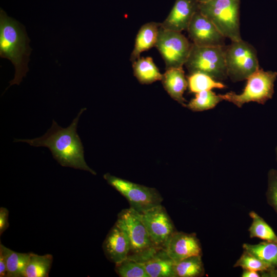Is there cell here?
<instances>
[{
  "mask_svg": "<svg viewBox=\"0 0 277 277\" xmlns=\"http://www.w3.org/2000/svg\"><path fill=\"white\" fill-rule=\"evenodd\" d=\"M86 109H81L66 128H62L53 120L51 127L42 136L33 139L15 138L14 142L27 143L34 147H47L62 166L87 171L96 175V172L85 160L84 147L77 133L80 116Z\"/></svg>",
  "mask_w": 277,
  "mask_h": 277,
  "instance_id": "cell-1",
  "label": "cell"
},
{
  "mask_svg": "<svg viewBox=\"0 0 277 277\" xmlns=\"http://www.w3.org/2000/svg\"><path fill=\"white\" fill-rule=\"evenodd\" d=\"M30 41L25 27L1 9L0 56L10 61L15 68L14 77L9 82L8 88L14 84L19 85L26 76L32 51Z\"/></svg>",
  "mask_w": 277,
  "mask_h": 277,
  "instance_id": "cell-2",
  "label": "cell"
},
{
  "mask_svg": "<svg viewBox=\"0 0 277 277\" xmlns=\"http://www.w3.org/2000/svg\"><path fill=\"white\" fill-rule=\"evenodd\" d=\"M126 233L129 242L128 258L144 263L160 249L153 244L142 221L141 213L133 208L123 209L115 223Z\"/></svg>",
  "mask_w": 277,
  "mask_h": 277,
  "instance_id": "cell-3",
  "label": "cell"
},
{
  "mask_svg": "<svg viewBox=\"0 0 277 277\" xmlns=\"http://www.w3.org/2000/svg\"><path fill=\"white\" fill-rule=\"evenodd\" d=\"M241 0H209L199 3V10L220 33L231 42L242 39L240 25Z\"/></svg>",
  "mask_w": 277,
  "mask_h": 277,
  "instance_id": "cell-4",
  "label": "cell"
},
{
  "mask_svg": "<svg viewBox=\"0 0 277 277\" xmlns=\"http://www.w3.org/2000/svg\"><path fill=\"white\" fill-rule=\"evenodd\" d=\"M276 78L277 72L259 68L246 80V85L242 93L229 92L220 95L223 101L231 103L239 108L251 102L264 105L273 97Z\"/></svg>",
  "mask_w": 277,
  "mask_h": 277,
  "instance_id": "cell-5",
  "label": "cell"
},
{
  "mask_svg": "<svg viewBox=\"0 0 277 277\" xmlns=\"http://www.w3.org/2000/svg\"><path fill=\"white\" fill-rule=\"evenodd\" d=\"M224 54L228 77L233 82L247 80L260 68L256 50L242 39L225 46Z\"/></svg>",
  "mask_w": 277,
  "mask_h": 277,
  "instance_id": "cell-6",
  "label": "cell"
},
{
  "mask_svg": "<svg viewBox=\"0 0 277 277\" xmlns=\"http://www.w3.org/2000/svg\"><path fill=\"white\" fill-rule=\"evenodd\" d=\"M225 46L202 47L192 43L185 64L189 74L200 72L222 81L228 78Z\"/></svg>",
  "mask_w": 277,
  "mask_h": 277,
  "instance_id": "cell-7",
  "label": "cell"
},
{
  "mask_svg": "<svg viewBox=\"0 0 277 277\" xmlns=\"http://www.w3.org/2000/svg\"><path fill=\"white\" fill-rule=\"evenodd\" d=\"M107 183L123 195L131 208L143 213L161 205L163 198L156 189L136 184L106 173L103 175Z\"/></svg>",
  "mask_w": 277,
  "mask_h": 277,
  "instance_id": "cell-8",
  "label": "cell"
},
{
  "mask_svg": "<svg viewBox=\"0 0 277 277\" xmlns=\"http://www.w3.org/2000/svg\"><path fill=\"white\" fill-rule=\"evenodd\" d=\"M192 45L181 32L166 29L160 26L155 47L165 62L166 69L183 67Z\"/></svg>",
  "mask_w": 277,
  "mask_h": 277,
  "instance_id": "cell-9",
  "label": "cell"
},
{
  "mask_svg": "<svg viewBox=\"0 0 277 277\" xmlns=\"http://www.w3.org/2000/svg\"><path fill=\"white\" fill-rule=\"evenodd\" d=\"M142 221L151 240L159 249H165L167 243L176 231L162 204L141 213Z\"/></svg>",
  "mask_w": 277,
  "mask_h": 277,
  "instance_id": "cell-10",
  "label": "cell"
},
{
  "mask_svg": "<svg viewBox=\"0 0 277 277\" xmlns=\"http://www.w3.org/2000/svg\"><path fill=\"white\" fill-rule=\"evenodd\" d=\"M192 43L202 47H224L225 37L213 24L198 10L187 29Z\"/></svg>",
  "mask_w": 277,
  "mask_h": 277,
  "instance_id": "cell-11",
  "label": "cell"
},
{
  "mask_svg": "<svg viewBox=\"0 0 277 277\" xmlns=\"http://www.w3.org/2000/svg\"><path fill=\"white\" fill-rule=\"evenodd\" d=\"M165 250L174 263L202 254L201 244L195 233L177 231L169 239Z\"/></svg>",
  "mask_w": 277,
  "mask_h": 277,
  "instance_id": "cell-12",
  "label": "cell"
},
{
  "mask_svg": "<svg viewBox=\"0 0 277 277\" xmlns=\"http://www.w3.org/2000/svg\"><path fill=\"white\" fill-rule=\"evenodd\" d=\"M197 0H175L168 16L161 24L166 29L181 32L187 30L194 14L199 10Z\"/></svg>",
  "mask_w": 277,
  "mask_h": 277,
  "instance_id": "cell-13",
  "label": "cell"
},
{
  "mask_svg": "<svg viewBox=\"0 0 277 277\" xmlns=\"http://www.w3.org/2000/svg\"><path fill=\"white\" fill-rule=\"evenodd\" d=\"M106 258L115 264L128 258L130 246L124 231L116 223L111 228L103 244Z\"/></svg>",
  "mask_w": 277,
  "mask_h": 277,
  "instance_id": "cell-14",
  "label": "cell"
},
{
  "mask_svg": "<svg viewBox=\"0 0 277 277\" xmlns=\"http://www.w3.org/2000/svg\"><path fill=\"white\" fill-rule=\"evenodd\" d=\"M161 81L170 96L185 107L186 101L183 95L188 87V81L183 67L166 69Z\"/></svg>",
  "mask_w": 277,
  "mask_h": 277,
  "instance_id": "cell-15",
  "label": "cell"
},
{
  "mask_svg": "<svg viewBox=\"0 0 277 277\" xmlns=\"http://www.w3.org/2000/svg\"><path fill=\"white\" fill-rule=\"evenodd\" d=\"M160 26V23L149 22L140 28L130 55V60L132 62L138 58L142 52L155 46Z\"/></svg>",
  "mask_w": 277,
  "mask_h": 277,
  "instance_id": "cell-16",
  "label": "cell"
},
{
  "mask_svg": "<svg viewBox=\"0 0 277 277\" xmlns=\"http://www.w3.org/2000/svg\"><path fill=\"white\" fill-rule=\"evenodd\" d=\"M143 263L149 277H175V263L164 249H160Z\"/></svg>",
  "mask_w": 277,
  "mask_h": 277,
  "instance_id": "cell-17",
  "label": "cell"
},
{
  "mask_svg": "<svg viewBox=\"0 0 277 277\" xmlns=\"http://www.w3.org/2000/svg\"><path fill=\"white\" fill-rule=\"evenodd\" d=\"M134 76L141 84H150L161 81L163 74L151 57H140L132 62Z\"/></svg>",
  "mask_w": 277,
  "mask_h": 277,
  "instance_id": "cell-18",
  "label": "cell"
},
{
  "mask_svg": "<svg viewBox=\"0 0 277 277\" xmlns=\"http://www.w3.org/2000/svg\"><path fill=\"white\" fill-rule=\"evenodd\" d=\"M0 252L3 254L7 267V277H24L25 271L31 252H15L0 243Z\"/></svg>",
  "mask_w": 277,
  "mask_h": 277,
  "instance_id": "cell-19",
  "label": "cell"
},
{
  "mask_svg": "<svg viewBox=\"0 0 277 277\" xmlns=\"http://www.w3.org/2000/svg\"><path fill=\"white\" fill-rule=\"evenodd\" d=\"M243 249L258 258L266 264L270 269H277V244L266 241L257 244L244 243Z\"/></svg>",
  "mask_w": 277,
  "mask_h": 277,
  "instance_id": "cell-20",
  "label": "cell"
},
{
  "mask_svg": "<svg viewBox=\"0 0 277 277\" xmlns=\"http://www.w3.org/2000/svg\"><path fill=\"white\" fill-rule=\"evenodd\" d=\"M53 262L50 254L38 255L31 252L24 277H48Z\"/></svg>",
  "mask_w": 277,
  "mask_h": 277,
  "instance_id": "cell-21",
  "label": "cell"
},
{
  "mask_svg": "<svg viewBox=\"0 0 277 277\" xmlns=\"http://www.w3.org/2000/svg\"><path fill=\"white\" fill-rule=\"evenodd\" d=\"M174 269L175 277H199L205 273L202 255L189 256L175 263Z\"/></svg>",
  "mask_w": 277,
  "mask_h": 277,
  "instance_id": "cell-22",
  "label": "cell"
},
{
  "mask_svg": "<svg viewBox=\"0 0 277 277\" xmlns=\"http://www.w3.org/2000/svg\"><path fill=\"white\" fill-rule=\"evenodd\" d=\"M249 215L252 220L248 229L250 238L277 244V235L265 221L254 211H250Z\"/></svg>",
  "mask_w": 277,
  "mask_h": 277,
  "instance_id": "cell-23",
  "label": "cell"
},
{
  "mask_svg": "<svg viewBox=\"0 0 277 277\" xmlns=\"http://www.w3.org/2000/svg\"><path fill=\"white\" fill-rule=\"evenodd\" d=\"M188 87L191 93H196L203 91L211 90L213 89H224L226 86L221 81L200 72L190 74L187 77Z\"/></svg>",
  "mask_w": 277,
  "mask_h": 277,
  "instance_id": "cell-24",
  "label": "cell"
},
{
  "mask_svg": "<svg viewBox=\"0 0 277 277\" xmlns=\"http://www.w3.org/2000/svg\"><path fill=\"white\" fill-rule=\"evenodd\" d=\"M223 101L220 94L212 90L203 91L195 93L185 107L192 111L200 112L212 109Z\"/></svg>",
  "mask_w": 277,
  "mask_h": 277,
  "instance_id": "cell-25",
  "label": "cell"
},
{
  "mask_svg": "<svg viewBox=\"0 0 277 277\" xmlns=\"http://www.w3.org/2000/svg\"><path fill=\"white\" fill-rule=\"evenodd\" d=\"M115 270L121 277H149L143 263L129 258L115 264Z\"/></svg>",
  "mask_w": 277,
  "mask_h": 277,
  "instance_id": "cell-26",
  "label": "cell"
},
{
  "mask_svg": "<svg viewBox=\"0 0 277 277\" xmlns=\"http://www.w3.org/2000/svg\"><path fill=\"white\" fill-rule=\"evenodd\" d=\"M233 267H241L243 270H252L260 273L270 269L269 266L261 260L244 250Z\"/></svg>",
  "mask_w": 277,
  "mask_h": 277,
  "instance_id": "cell-27",
  "label": "cell"
},
{
  "mask_svg": "<svg viewBox=\"0 0 277 277\" xmlns=\"http://www.w3.org/2000/svg\"><path fill=\"white\" fill-rule=\"evenodd\" d=\"M267 203L277 213V169H271L267 174Z\"/></svg>",
  "mask_w": 277,
  "mask_h": 277,
  "instance_id": "cell-28",
  "label": "cell"
},
{
  "mask_svg": "<svg viewBox=\"0 0 277 277\" xmlns=\"http://www.w3.org/2000/svg\"><path fill=\"white\" fill-rule=\"evenodd\" d=\"M9 211L5 207L0 208V235L9 227Z\"/></svg>",
  "mask_w": 277,
  "mask_h": 277,
  "instance_id": "cell-29",
  "label": "cell"
},
{
  "mask_svg": "<svg viewBox=\"0 0 277 277\" xmlns=\"http://www.w3.org/2000/svg\"><path fill=\"white\" fill-rule=\"evenodd\" d=\"M0 276L7 277V267L5 258L0 252Z\"/></svg>",
  "mask_w": 277,
  "mask_h": 277,
  "instance_id": "cell-30",
  "label": "cell"
},
{
  "mask_svg": "<svg viewBox=\"0 0 277 277\" xmlns=\"http://www.w3.org/2000/svg\"><path fill=\"white\" fill-rule=\"evenodd\" d=\"M260 273L257 271L249 270H243L242 274V277H260L261 276Z\"/></svg>",
  "mask_w": 277,
  "mask_h": 277,
  "instance_id": "cell-31",
  "label": "cell"
},
{
  "mask_svg": "<svg viewBox=\"0 0 277 277\" xmlns=\"http://www.w3.org/2000/svg\"><path fill=\"white\" fill-rule=\"evenodd\" d=\"M263 277H277V269H271L260 273Z\"/></svg>",
  "mask_w": 277,
  "mask_h": 277,
  "instance_id": "cell-32",
  "label": "cell"
},
{
  "mask_svg": "<svg viewBox=\"0 0 277 277\" xmlns=\"http://www.w3.org/2000/svg\"><path fill=\"white\" fill-rule=\"evenodd\" d=\"M199 3H204L206 2L207 1H208L209 0H197Z\"/></svg>",
  "mask_w": 277,
  "mask_h": 277,
  "instance_id": "cell-33",
  "label": "cell"
},
{
  "mask_svg": "<svg viewBox=\"0 0 277 277\" xmlns=\"http://www.w3.org/2000/svg\"><path fill=\"white\" fill-rule=\"evenodd\" d=\"M275 155H276V160L277 162V146H276L275 149Z\"/></svg>",
  "mask_w": 277,
  "mask_h": 277,
  "instance_id": "cell-34",
  "label": "cell"
},
{
  "mask_svg": "<svg viewBox=\"0 0 277 277\" xmlns=\"http://www.w3.org/2000/svg\"><path fill=\"white\" fill-rule=\"evenodd\" d=\"M277 1V0H276Z\"/></svg>",
  "mask_w": 277,
  "mask_h": 277,
  "instance_id": "cell-35",
  "label": "cell"
}]
</instances>
